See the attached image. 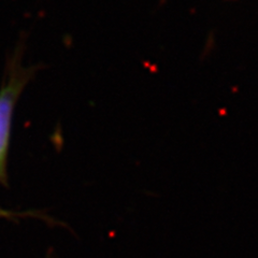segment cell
<instances>
[{
  "label": "cell",
  "instance_id": "6da1fadb",
  "mask_svg": "<svg viewBox=\"0 0 258 258\" xmlns=\"http://www.w3.org/2000/svg\"><path fill=\"white\" fill-rule=\"evenodd\" d=\"M27 78L26 71L13 68L10 78L0 93V182H5L7 179L6 166L13 111L23 87L27 82Z\"/></svg>",
  "mask_w": 258,
  "mask_h": 258
}]
</instances>
